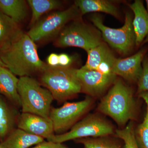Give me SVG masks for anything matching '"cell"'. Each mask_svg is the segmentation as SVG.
Listing matches in <instances>:
<instances>
[{
	"mask_svg": "<svg viewBox=\"0 0 148 148\" xmlns=\"http://www.w3.org/2000/svg\"><path fill=\"white\" fill-rule=\"evenodd\" d=\"M0 58L6 68L20 77L41 74L48 66L40 59L34 42L20 28L0 45Z\"/></svg>",
	"mask_w": 148,
	"mask_h": 148,
	"instance_id": "6da1fadb",
	"label": "cell"
},
{
	"mask_svg": "<svg viewBox=\"0 0 148 148\" xmlns=\"http://www.w3.org/2000/svg\"><path fill=\"white\" fill-rule=\"evenodd\" d=\"M137 104L133 90L118 80L101 100L99 112L110 117L120 126L137 119Z\"/></svg>",
	"mask_w": 148,
	"mask_h": 148,
	"instance_id": "7a4b0ae2",
	"label": "cell"
},
{
	"mask_svg": "<svg viewBox=\"0 0 148 148\" xmlns=\"http://www.w3.org/2000/svg\"><path fill=\"white\" fill-rule=\"evenodd\" d=\"M77 69L71 67L48 66L41 73L42 85L50 91L54 100L63 102L81 92Z\"/></svg>",
	"mask_w": 148,
	"mask_h": 148,
	"instance_id": "3957f363",
	"label": "cell"
},
{
	"mask_svg": "<svg viewBox=\"0 0 148 148\" xmlns=\"http://www.w3.org/2000/svg\"><path fill=\"white\" fill-rule=\"evenodd\" d=\"M18 92L22 113L49 118L51 103L54 99L50 91L42 87L36 80L30 77H20Z\"/></svg>",
	"mask_w": 148,
	"mask_h": 148,
	"instance_id": "277c9868",
	"label": "cell"
},
{
	"mask_svg": "<svg viewBox=\"0 0 148 148\" xmlns=\"http://www.w3.org/2000/svg\"><path fill=\"white\" fill-rule=\"evenodd\" d=\"M66 26L58 35L54 44L58 47H75L86 52L103 43L101 32L86 24L81 18Z\"/></svg>",
	"mask_w": 148,
	"mask_h": 148,
	"instance_id": "5b68a950",
	"label": "cell"
},
{
	"mask_svg": "<svg viewBox=\"0 0 148 148\" xmlns=\"http://www.w3.org/2000/svg\"><path fill=\"white\" fill-rule=\"evenodd\" d=\"M79 9L75 4L67 9L57 11L40 19L27 33L34 42L49 39L60 34L69 21L80 18Z\"/></svg>",
	"mask_w": 148,
	"mask_h": 148,
	"instance_id": "8992f818",
	"label": "cell"
},
{
	"mask_svg": "<svg viewBox=\"0 0 148 148\" xmlns=\"http://www.w3.org/2000/svg\"><path fill=\"white\" fill-rule=\"evenodd\" d=\"M133 19L132 14L127 13L123 27L116 29L105 26L102 18L98 15H93L90 18L106 42L123 54L129 53L136 45V38L132 25Z\"/></svg>",
	"mask_w": 148,
	"mask_h": 148,
	"instance_id": "52a82bcc",
	"label": "cell"
},
{
	"mask_svg": "<svg viewBox=\"0 0 148 148\" xmlns=\"http://www.w3.org/2000/svg\"><path fill=\"white\" fill-rule=\"evenodd\" d=\"M114 133L112 125L98 115H88L78 122L70 131L60 135H54L49 141L61 143L81 138L106 137Z\"/></svg>",
	"mask_w": 148,
	"mask_h": 148,
	"instance_id": "ba28073f",
	"label": "cell"
},
{
	"mask_svg": "<svg viewBox=\"0 0 148 148\" xmlns=\"http://www.w3.org/2000/svg\"><path fill=\"white\" fill-rule=\"evenodd\" d=\"M92 104V99L87 98L79 102H66L60 108H51L49 118L54 132L60 135L71 129L89 110Z\"/></svg>",
	"mask_w": 148,
	"mask_h": 148,
	"instance_id": "9c48e42d",
	"label": "cell"
},
{
	"mask_svg": "<svg viewBox=\"0 0 148 148\" xmlns=\"http://www.w3.org/2000/svg\"><path fill=\"white\" fill-rule=\"evenodd\" d=\"M77 76L81 92L92 96H98L116 81V75H105L96 70L77 69Z\"/></svg>",
	"mask_w": 148,
	"mask_h": 148,
	"instance_id": "30bf717a",
	"label": "cell"
},
{
	"mask_svg": "<svg viewBox=\"0 0 148 148\" xmlns=\"http://www.w3.org/2000/svg\"><path fill=\"white\" fill-rule=\"evenodd\" d=\"M17 128L29 134L39 136L49 141L54 135L53 123L50 118L34 114L22 113L18 115Z\"/></svg>",
	"mask_w": 148,
	"mask_h": 148,
	"instance_id": "8fae6325",
	"label": "cell"
},
{
	"mask_svg": "<svg viewBox=\"0 0 148 148\" xmlns=\"http://www.w3.org/2000/svg\"><path fill=\"white\" fill-rule=\"evenodd\" d=\"M147 49H143L128 58H117L112 73L129 82L138 83L143 71L142 64Z\"/></svg>",
	"mask_w": 148,
	"mask_h": 148,
	"instance_id": "7c38bea8",
	"label": "cell"
},
{
	"mask_svg": "<svg viewBox=\"0 0 148 148\" xmlns=\"http://www.w3.org/2000/svg\"><path fill=\"white\" fill-rule=\"evenodd\" d=\"M129 7L135 15L132 25L136 38V46L139 47L148 35V12L143 2L140 0H136L129 5Z\"/></svg>",
	"mask_w": 148,
	"mask_h": 148,
	"instance_id": "4fadbf2b",
	"label": "cell"
},
{
	"mask_svg": "<svg viewBox=\"0 0 148 148\" xmlns=\"http://www.w3.org/2000/svg\"><path fill=\"white\" fill-rule=\"evenodd\" d=\"M19 79L5 67H0V93L14 105L21 108V102L18 92Z\"/></svg>",
	"mask_w": 148,
	"mask_h": 148,
	"instance_id": "5bb4252c",
	"label": "cell"
},
{
	"mask_svg": "<svg viewBox=\"0 0 148 148\" xmlns=\"http://www.w3.org/2000/svg\"><path fill=\"white\" fill-rule=\"evenodd\" d=\"M44 141L39 136L32 135L17 128L14 129L0 144L2 148H28Z\"/></svg>",
	"mask_w": 148,
	"mask_h": 148,
	"instance_id": "9a60e30c",
	"label": "cell"
},
{
	"mask_svg": "<svg viewBox=\"0 0 148 148\" xmlns=\"http://www.w3.org/2000/svg\"><path fill=\"white\" fill-rule=\"evenodd\" d=\"M75 5L79 9L82 15L91 12H102L116 18L119 16L117 8L110 2L105 0H77Z\"/></svg>",
	"mask_w": 148,
	"mask_h": 148,
	"instance_id": "2e32d148",
	"label": "cell"
},
{
	"mask_svg": "<svg viewBox=\"0 0 148 148\" xmlns=\"http://www.w3.org/2000/svg\"><path fill=\"white\" fill-rule=\"evenodd\" d=\"M27 3L24 0H0V12L18 24L27 17Z\"/></svg>",
	"mask_w": 148,
	"mask_h": 148,
	"instance_id": "e0dca14e",
	"label": "cell"
},
{
	"mask_svg": "<svg viewBox=\"0 0 148 148\" xmlns=\"http://www.w3.org/2000/svg\"><path fill=\"white\" fill-rule=\"evenodd\" d=\"M18 118L5 100L0 96V140H3L14 129Z\"/></svg>",
	"mask_w": 148,
	"mask_h": 148,
	"instance_id": "ac0fdd59",
	"label": "cell"
},
{
	"mask_svg": "<svg viewBox=\"0 0 148 148\" xmlns=\"http://www.w3.org/2000/svg\"><path fill=\"white\" fill-rule=\"evenodd\" d=\"M27 2L32 11L30 24L31 28L36 24L44 14L57 9L62 5L61 2L57 0H28Z\"/></svg>",
	"mask_w": 148,
	"mask_h": 148,
	"instance_id": "d6986e66",
	"label": "cell"
},
{
	"mask_svg": "<svg viewBox=\"0 0 148 148\" xmlns=\"http://www.w3.org/2000/svg\"><path fill=\"white\" fill-rule=\"evenodd\" d=\"M111 52L108 47L103 42L91 49L88 51L87 61L81 69L86 70H96L99 64Z\"/></svg>",
	"mask_w": 148,
	"mask_h": 148,
	"instance_id": "ffe728a7",
	"label": "cell"
},
{
	"mask_svg": "<svg viewBox=\"0 0 148 148\" xmlns=\"http://www.w3.org/2000/svg\"><path fill=\"white\" fill-rule=\"evenodd\" d=\"M147 105L145 116L142 123L135 130V139L140 148H148V91L138 94Z\"/></svg>",
	"mask_w": 148,
	"mask_h": 148,
	"instance_id": "44dd1931",
	"label": "cell"
},
{
	"mask_svg": "<svg viewBox=\"0 0 148 148\" xmlns=\"http://www.w3.org/2000/svg\"><path fill=\"white\" fill-rule=\"evenodd\" d=\"M75 141L82 144L84 148H121L119 143L106 137L81 138Z\"/></svg>",
	"mask_w": 148,
	"mask_h": 148,
	"instance_id": "7402d4cb",
	"label": "cell"
},
{
	"mask_svg": "<svg viewBox=\"0 0 148 148\" xmlns=\"http://www.w3.org/2000/svg\"><path fill=\"white\" fill-rule=\"evenodd\" d=\"M19 28L18 24L0 12V45L8 40Z\"/></svg>",
	"mask_w": 148,
	"mask_h": 148,
	"instance_id": "603a6c76",
	"label": "cell"
},
{
	"mask_svg": "<svg viewBox=\"0 0 148 148\" xmlns=\"http://www.w3.org/2000/svg\"><path fill=\"white\" fill-rule=\"evenodd\" d=\"M135 130L133 121H130L123 129L116 131L117 137L124 142L123 148H140L135 139Z\"/></svg>",
	"mask_w": 148,
	"mask_h": 148,
	"instance_id": "cb8c5ba5",
	"label": "cell"
},
{
	"mask_svg": "<svg viewBox=\"0 0 148 148\" xmlns=\"http://www.w3.org/2000/svg\"><path fill=\"white\" fill-rule=\"evenodd\" d=\"M143 71L138 83V94L148 91V57L145 56L142 62Z\"/></svg>",
	"mask_w": 148,
	"mask_h": 148,
	"instance_id": "d4e9b609",
	"label": "cell"
},
{
	"mask_svg": "<svg viewBox=\"0 0 148 148\" xmlns=\"http://www.w3.org/2000/svg\"><path fill=\"white\" fill-rule=\"evenodd\" d=\"M117 58L111 52L105 59L99 64L96 71L105 75L112 74V70Z\"/></svg>",
	"mask_w": 148,
	"mask_h": 148,
	"instance_id": "484cf974",
	"label": "cell"
},
{
	"mask_svg": "<svg viewBox=\"0 0 148 148\" xmlns=\"http://www.w3.org/2000/svg\"><path fill=\"white\" fill-rule=\"evenodd\" d=\"M64 146L61 143H53L48 141L45 142L44 141L32 148H62Z\"/></svg>",
	"mask_w": 148,
	"mask_h": 148,
	"instance_id": "4316f807",
	"label": "cell"
},
{
	"mask_svg": "<svg viewBox=\"0 0 148 148\" xmlns=\"http://www.w3.org/2000/svg\"><path fill=\"white\" fill-rule=\"evenodd\" d=\"M73 62V58L66 53L59 54V66L69 67Z\"/></svg>",
	"mask_w": 148,
	"mask_h": 148,
	"instance_id": "83f0119b",
	"label": "cell"
},
{
	"mask_svg": "<svg viewBox=\"0 0 148 148\" xmlns=\"http://www.w3.org/2000/svg\"><path fill=\"white\" fill-rule=\"evenodd\" d=\"M47 65L51 67L59 66V54L56 53H51L47 58Z\"/></svg>",
	"mask_w": 148,
	"mask_h": 148,
	"instance_id": "f1b7e54d",
	"label": "cell"
},
{
	"mask_svg": "<svg viewBox=\"0 0 148 148\" xmlns=\"http://www.w3.org/2000/svg\"><path fill=\"white\" fill-rule=\"evenodd\" d=\"M148 42V35L146 37L145 39L143 41V43H142V45Z\"/></svg>",
	"mask_w": 148,
	"mask_h": 148,
	"instance_id": "f546056e",
	"label": "cell"
},
{
	"mask_svg": "<svg viewBox=\"0 0 148 148\" xmlns=\"http://www.w3.org/2000/svg\"><path fill=\"white\" fill-rule=\"evenodd\" d=\"M0 67H5L6 68L5 65L3 63V61H2L1 58H0Z\"/></svg>",
	"mask_w": 148,
	"mask_h": 148,
	"instance_id": "4dcf8cb0",
	"label": "cell"
},
{
	"mask_svg": "<svg viewBox=\"0 0 148 148\" xmlns=\"http://www.w3.org/2000/svg\"><path fill=\"white\" fill-rule=\"evenodd\" d=\"M146 3H147V10L148 12V0L146 1Z\"/></svg>",
	"mask_w": 148,
	"mask_h": 148,
	"instance_id": "1f68e13d",
	"label": "cell"
},
{
	"mask_svg": "<svg viewBox=\"0 0 148 148\" xmlns=\"http://www.w3.org/2000/svg\"><path fill=\"white\" fill-rule=\"evenodd\" d=\"M62 148H65V147H62Z\"/></svg>",
	"mask_w": 148,
	"mask_h": 148,
	"instance_id": "d6a6232c",
	"label": "cell"
},
{
	"mask_svg": "<svg viewBox=\"0 0 148 148\" xmlns=\"http://www.w3.org/2000/svg\"><path fill=\"white\" fill-rule=\"evenodd\" d=\"M0 148H2L1 147V146H0Z\"/></svg>",
	"mask_w": 148,
	"mask_h": 148,
	"instance_id": "836d02e7",
	"label": "cell"
}]
</instances>
